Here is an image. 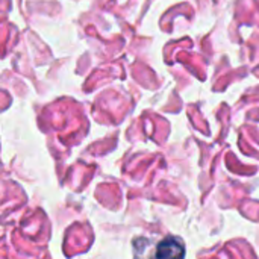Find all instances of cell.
<instances>
[{
  "label": "cell",
  "instance_id": "6da1fadb",
  "mask_svg": "<svg viewBox=\"0 0 259 259\" xmlns=\"http://www.w3.org/2000/svg\"><path fill=\"white\" fill-rule=\"evenodd\" d=\"M156 256L158 258H181L184 256V246L181 241L175 238H167L162 243H159Z\"/></svg>",
  "mask_w": 259,
  "mask_h": 259
}]
</instances>
